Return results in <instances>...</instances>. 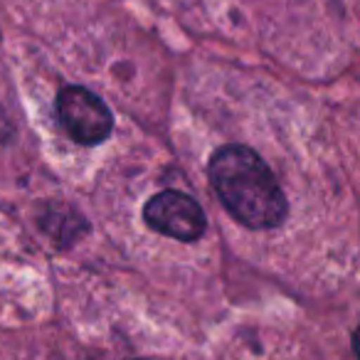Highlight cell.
I'll return each mask as SVG.
<instances>
[{"label":"cell","instance_id":"obj_2","mask_svg":"<svg viewBox=\"0 0 360 360\" xmlns=\"http://www.w3.org/2000/svg\"><path fill=\"white\" fill-rule=\"evenodd\" d=\"M57 116L67 134L82 146H99L114 129L109 106L84 86H65L57 94Z\"/></svg>","mask_w":360,"mask_h":360},{"label":"cell","instance_id":"obj_5","mask_svg":"<svg viewBox=\"0 0 360 360\" xmlns=\"http://www.w3.org/2000/svg\"><path fill=\"white\" fill-rule=\"evenodd\" d=\"M353 350H355V358L360 360V328L355 330V335H353Z\"/></svg>","mask_w":360,"mask_h":360},{"label":"cell","instance_id":"obj_4","mask_svg":"<svg viewBox=\"0 0 360 360\" xmlns=\"http://www.w3.org/2000/svg\"><path fill=\"white\" fill-rule=\"evenodd\" d=\"M42 227H45L47 232H50L55 240H65L67 237V232H70L72 237H77L79 232H84L86 230V225L82 222V217L79 215H72L70 210L67 212H62V210H52L50 215L42 220ZM70 240V237H67Z\"/></svg>","mask_w":360,"mask_h":360},{"label":"cell","instance_id":"obj_1","mask_svg":"<svg viewBox=\"0 0 360 360\" xmlns=\"http://www.w3.org/2000/svg\"><path fill=\"white\" fill-rule=\"evenodd\" d=\"M207 178L225 210L250 230H271L286 220V198L269 165L252 148L222 146L207 163Z\"/></svg>","mask_w":360,"mask_h":360},{"label":"cell","instance_id":"obj_3","mask_svg":"<svg viewBox=\"0 0 360 360\" xmlns=\"http://www.w3.org/2000/svg\"><path fill=\"white\" fill-rule=\"evenodd\" d=\"M143 220L158 235L178 242H195L205 232V212L191 195L178 191H163L153 195L143 207Z\"/></svg>","mask_w":360,"mask_h":360}]
</instances>
